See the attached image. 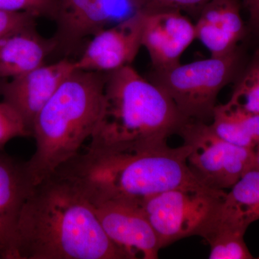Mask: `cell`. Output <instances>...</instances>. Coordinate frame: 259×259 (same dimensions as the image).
I'll list each match as a JSON object with an SVG mask.
<instances>
[{"label": "cell", "mask_w": 259, "mask_h": 259, "mask_svg": "<svg viewBox=\"0 0 259 259\" xmlns=\"http://www.w3.org/2000/svg\"><path fill=\"white\" fill-rule=\"evenodd\" d=\"M12 259H129L114 244L93 206L52 175L34 187L19 218Z\"/></svg>", "instance_id": "obj_1"}, {"label": "cell", "mask_w": 259, "mask_h": 259, "mask_svg": "<svg viewBox=\"0 0 259 259\" xmlns=\"http://www.w3.org/2000/svg\"><path fill=\"white\" fill-rule=\"evenodd\" d=\"M190 147L166 144L123 151L87 148L53 175L70 182L93 206L108 200L142 204L166 191L207 187L194 175Z\"/></svg>", "instance_id": "obj_2"}, {"label": "cell", "mask_w": 259, "mask_h": 259, "mask_svg": "<svg viewBox=\"0 0 259 259\" xmlns=\"http://www.w3.org/2000/svg\"><path fill=\"white\" fill-rule=\"evenodd\" d=\"M187 121L164 90L127 65L106 73L101 117L87 148L123 151L166 144Z\"/></svg>", "instance_id": "obj_3"}, {"label": "cell", "mask_w": 259, "mask_h": 259, "mask_svg": "<svg viewBox=\"0 0 259 259\" xmlns=\"http://www.w3.org/2000/svg\"><path fill=\"white\" fill-rule=\"evenodd\" d=\"M106 73L76 70L37 114L27 169L35 185L80 152L101 117Z\"/></svg>", "instance_id": "obj_4"}, {"label": "cell", "mask_w": 259, "mask_h": 259, "mask_svg": "<svg viewBox=\"0 0 259 259\" xmlns=\"http://www.w3.org/2000/svg\"><path fill=\"white\" fill-rule=\"evenodd\" d=\"M241 61L238 48L221 57L211 56L168 69H152L148 79L169 95L187 120L207 122L212 120L218 95L236 79Z\"/></svg>", "instance_id": "obj_5"}, {"label": "cell", "mask_w": 259, "mask_h": 259, "mask_svg": "<svg viewBox=\"0 0 259 259\" xmlns=\"http://www.w3.org/2000/svg\"><path fill=\"white\" fill-rule=\"evenodd\" d=\"M209 187L166 191L141 204L161 248L192 236H200L226 196Z\"/></svg>", "instance_id": "obj_6"}, {"label": "cell", "mask_w": 259, "mask_h": 259, "mask_svg": "<svg viewBox=\"0 0 259 259\" xmlns=\"http://www.w3.org/2000/svg\"><path fill=\"white\" fill-rule=\"evenodd\" d=\"M178 135L190 147L187 158L190 169L207 187L231 189L253 168L254 148L228 142L213 131L210 124L189 120Z\"/></svg>", "instance_id": "obj_7"}, {"label": "cell", "mask_w": 259, "mask_h": 259, "mask_svg": "<svg viewBox=\"0 0 259 259\" xmlns=\"http://www.w3.org/2000/svg\"><path fill=\"white\" fill-rule=\"evenodd\" d=\"M140 11L136 0H58L54 39L58 49L74 50L84 39Z\"/></svg>", "instance_id": "obj_8"}, {"label": "cell", "mask_w": 259, "mask_h": 259, "mask_svg": "<svg viewBox=\"0 0 259 259\" xmlns=\"http://www.w3.org/2000/svg\"><path fill=\"white\" fill-rule=\"evenodd\" d=\"M93 207L107 237L129 259L158 258L161 247L141 204L108 200Z\"/></svg>", "instance_id": "obj_9"}, {"label": "cell", "mask_w": 259, "mask_h": 259, "mask_svg": "<svg viewBox=\"0 0 259 259\" xmlns=\"http://www.w3.org/2000/svg\"><path fill=\"white\" fill-rule=\"evenodd\" d=\"M144 25V15L139 11L97 32L75 61L76 69L108 73L131 65L142 47Z\"/></svg>", "instance_id": "obj_10"}, {"label": "cell", "mask_w": 259, "mask_h": 259, "mask_svg": "<svg viewBox=\"0 0 259 259\" xmlns=\"http://www.w3.org/2000/svg\"><path fill=\"white\" fill-rule=\"evenodd\" d=\"M144 15L142 47L151 58L152 69H171L194 39L195 28L180 10L158 9L141 11Z\"/></svg>", "instance_id": "obj_11"}, {"label": "cell", "mask_w": 259, "mask_h": 259, "mask_svg": "<svg viewBox=\"0 0 259 259\" xmlns=\"http://www.w3.org/2000/svg\"><path fill=\"white\" fill-rule=\"evenodd\" d=\"M75 61L62 59L44 64L10 79L0 87L3 100L14 107L23 117L32 136L37 114L65 80L76 71Z\"/></svg>", "instance_id": "obj_12"}, {"label": "cell", "mask_w": 259, "mask_h": 259, "mask_svg": "<svg viewBox=\"0 0 259 259\" xmlns=\"http://www.w3.org/2000/svg\"><path fill=\"white\" fill-rule=\"evenodd\" d=\"M35 187L25 163L0 150V247L3 259H12L19 218Z\"/></svg>", "instance_id": "obj_13"}, {"label": "cell", "mask_w": 259, "mask_h": 259, "mask_svg": "<svg viewBox=\"0 0 259 259\" xmlns=\"http://www.w3.org/2000/svg\"><path fill=\"white\" fill-rule=\"evenodd\" d=\"M239 0H209L194 24L196 38L212 57H221L238 49L245 35Z\"/></svg>", "instance_id": "obj_14"}, {"label": "cell", "mask_w": 259, "mask_h": 259, "mask_svg": "<svg viewBox=\"0 0 259 259\" xmlns=\"http://www.w3.org/2000/svg\"><path fill=\"white\" fill-rule=\"evenodd\" d=\"M259 220V171L252 168L226 192L202 237L214 229H227L245 234L251 223Z\"/></svg>", "instance_id": "obj_15"}, {"label": "cell", "mask_w": 259, "mask_h": 259, "mask_svg": "<svg viewBox=\"0 0 259 259\" xmlns=\"http://www.w3.org/2000/svg\"><path fill=\"white\" fill-rule=\"evenodd\" d=\"M56 50L54 37L45 38L35 26L0 38V79H13L45 64Z\"/></svg>", "instance_id": "obj_16"}, {"label": "cell", "mask_w": 259, "mask_h": 259, "mask_svg": "<svg viewBox=\"0 0 259 259\" xmlns=\"http://www.w3.org/2000/svg\"><path fill=\"white\" fill-rule=\"evenodd\" d=\"M244 235L227 229L212 230L202 236L210 247V259L253 258L244 241Z\"/></svg>", "instance_id": "obj_17"}, {"label": "cell", "mask_w": 259, "mask_h": 259, "mask_svg": "<svg viewBox=\"0 0 259 259\" xmlns=\"http://www.w3.org/2000/svg\"><path fill=\"white\" fill-rule=\"evenodd\" d=\"M229 102L245 111L259 114V49L238 80Z\"/></svg>", "instance_id": "obj_18"}, {"label": "cell", "mask_w": 259, "mask_h": 259, "mask_svg": "<svg viewBox=\"0 0 259 259\" xmlns=\"http://www.w3.org/2000/svg\"><path fill=\"white\" fill-rule=\"evenodd\" d=\"M212 120L211 127L223 139L241 147H256V145L247 134L229 104L216 105Z\"/></svg>", "instance_id": "obj_19"}, {"label": "cell", "mask_w": 259, "mask_h": 259, "mask_svg": "<svg viewBox=\"0 0 259 259\" xmlns=\"http://www.w3.org/2000/svg\"><path fill=\"white\" fill-rule=\"evenodd\" d=\"M27 136L32 135L23 117L8 102L0 101V150L12 140Z\"/></svg>", "instance_id": "obj_20"}, {"label": "cell", "mask_w": 259, "mask_h": 259, "mask_svg": "<svg viewBox=\"0 0 259 259\" xmlns=\"http://www.w3.org/2000/svg\"><path fill=\"white\" fill-rule=\"evenodd\" d=\"M209 0H136L140 10L172 9L180 10L187 16L197 20L202 8Z\"/></svg>", "instance_id": "obj_21"}, {"label": "cell", "mask_w": 259, "mask_h": 259, "mask_svg": "<svg viewBox=\"0 0 259 259\" xmlns=\"http://www.w3.org/2000/svg\"><path fill=\"white\" fill-rule=\"evenodd\" d=\"M58 0H0V10L27 12L36 15H47L54 18Z\"/></svg>", "instance_id": "obj_22"}, {"label": "cell", "mask_w": 259, "mask_h": 259, "mask_svg": "<svg viewBox=\"0 0 259 259\" xmlns=\"http://www.w3.org/2000/svg\"><path fill=\"white\" fill-rule=\"evenodd\" d=\"M36 18V15L27 12L0 10V38L19 30L35 26Z\"/></svg>", "instance_id": "obj_23"}, {"label": "cell", "mask_w": 259, "mask_h": 259, "mask_svg": "<svg viewBox=\"0 0 259 259\" xmlns=\"http://www.w3.org/2000/svg\"><path fill=\"white\" fill-rule=\"evenodd\" d=\"M228 103L236 114L247 134L249 135L256 146H258L259 145V114L245 111L235 105L234 104L231 103V102H228Z\"/></svg>", "instance_id": "obj_24"}, {"label": "cell", "mask_w": 259, "mask_h": 259, "mask_svg": "<svg viewBox=\"0 0 259 259\" xmlns=\"http://www.w3.org/2000/svg\"><path fill=\"white\" fill-rule=\"evenodd\" d=\"M243 6L249 15L250 27L252 31L259 37V0H243Z\"/></svg>", "instance_id": "obj_25"}, {"label": "cell", "mask_w": 259, "mask_h": 259, "mask_svg": "<svg viewBox=\"0 0 259 259\" xmlns=\"http://www.w3.org/2000/svg\"><path fill=\"white\" fill-rule=\"evenodd\" d=\"M259 171V145L254 148V159H253V168Z\"/></svg>", "instance_id": "obj_26"}, {"label": "cell", "mask_w": 259, "mask_h": 259, "mask_svg": "<svg viewBox=\"0 0 259 259\" xmlns=\"http://www.w3.org/2000/svg\"><path fill=\"white\" fill-rule=\"evenodd\" d=\"M0 259H3V251L1 247H0Z\"/></svg>", "instance_id": "obj_27"}]
</instances>
